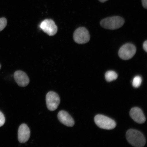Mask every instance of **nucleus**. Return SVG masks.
<instances>
[{
    "label": "nucleus",
    "mask_w": 147,
    "mask_h": 147,
    "mask_svg": "<svg viewBox=\"0 0 147 147\" xmlns=\"http://www.w3.org/2000/svg\"><path fill=\"white\" fill-rule=\"evenodd\" d=\"M5 122V118L4 115L0 111V127L4 125Z\"/></svg>",
    "instance_id": "obj_15"
},
{
    "label": "nucleus",
    "mask_w": 147,
    "mask_h": 147,
    "mask_svg": "<svg viewBox=\"0 0 147 147\" xmlns=\"http://www.w3.org/2000/svg\"><path fill=\"white\" fill-rule=\"evenodd\" d=\"M124 22V20L122 18L114 16L103 19L100 22V25L104 28L115 30L122 27Z\"/></svg>",
    "instance_id": "obj_2"
},
{
    "label": "nucleus",
    "mask_w": 147,
    "mask_h": 147,
    "mask_svg": "<svg viewBox=\"0 0 147 147\" xmlns=\"http://www.w3.org/2000/svg\"><path fill=\"white\" fill-rule=\"evenodd\" d=\"M14 78L16 83L20 87H26L30 82L26 74L22 71H16L14 73Z\"/></svg>",
    "instance_id": "obj_9"
},
{
    "label": "nucleus",
    "mask_w": 147,
    "mask_h": 147,
    "mask_svg": "<svg viewBox=\"0 0 147 147\" xmlns=\"http://www.w3.org/2000/svg\"><path fill=\"white\" fill-rule=\"evenodd\" d=\"M142 79L140 76H136L134 78L133 81V86L134 87L138 88L140 86Z\"/></svg>",
    "instance_id": "obj_13"
},
{
    "label": "nucleus",
    "mask_w": 147,
    "mask_h": 147,
    "mask_svg": "<svg viewBox=\"0 0 147 147\" xmlns=\"http://www.w3.org/2000/svg\"><path fill=\"white\" fill-rule=\"evenodd\" d=\"M1 64H0V69H1Z\"/></svg>",
    "instance_id": "obj_19"
},
{
    "label": "nucleus",
    "mask_w": 147,
    "mask_h": 147,
    "mask_svg": "<svg viewBox=\"0 0 147 147\" xmlns=\"http://www.w3.org/2000/svg\"><path fill=\"white\" fill-rule=\"evenodd\" d=\"M73 38L76 43L84 44L90 41V35L87 29L84 27L78 28L75 31Z\"/></svg>",
    "instance_id": "obj_5"
},
{
    "label": "nucleus",
    "mask_w": 147,
    "mask_h": 147,
    "mask_svg": "<svg viewBox=\"0 0 147 147\" xmlns=\"http://www.w3.org/2000/svg\"><path fill=\"white\" fill-rule=\"evenodd\" d=\"M126 137L128 142L134 146H144L146 143L144 136L140 132L135 129L128 130L126 134Z\"/></svg>",
    "instance_id": "obj_1"
},
{
    "label": "nucleus",
    "mask_w": 147,
    "mask_h": 147,
    "mask_svg": "<svg viewBox=\"0 0 147 147\" xmlns=\"http://www.w3.org/2000/svg\"><path fill=\"white\" fill-rule=\"evenodd\" d=\"M18 138L20 143H24L29 140L30 136V129L26 124H23L18 128Z\"/></svg>",
    "instance_id": "obj_8"
},
{
    "label": "nucleus",
    "mask_w": 147,
    "mask_h": 147,
    "mask_svg": "<svg viewBox=\"0 0 147 147\" xmlns=\"http://www.w3.org/2000/svg\"><path fill=\"white\" fill-rule=\"evenodd\" d=\"M143 6L145 9L147 8V0H141Z\"/></svg>",
    "instance_id": "obj_16"
},
{
    "label": "nucleus",
    "mask_w": 147,
    "mask_h": 147,
    "mask_svg": "<svg viewBox=\"0 0 147 147\" xmlns=\"http://www.w3.org/2000/svg\"><path fill=\"white\" fill-rule=\"evenodd\" d=\"M143 47L144 50L147 52V41H145L143 43Z\"/></svg>",
    "instance_id": "obj_17"
},
{
    "label": "nucleus",
    "mask_w": 147,
    "mask_h": 147,
    "mask_svg": "<svg viewBox=\"0 0 147 147\" xmlns=\"http://www.w3.org/2000/svg\"><path fill=\"white\" fill-rule=\"evenodd\" d=\"M46 100L48 109L51 111H54L57 109L60 102L59 96L53 91H50L47 93Z\"/></svg>",
    "instance_id": "obj_6"
},
{
    "label": "nucleus",
    "mask_w": 147,
    "mask_h": 147,
    "mask_svg": "<svg viewBox=\"0 0 147 147\" xmlns=\"http://www.w3.org/2000/svg\"><path fill=\"white\" fill-rule=\"evenodd\" d=\"M117 77V73L113 71H107L105 74L106 80L108 82H111L116 80Z\"/></svg>",
    "instance_id": "obj_12"
},
{
    "label": "nucleus",
    "mask_w": 147,
    "mask_h": 147,
    "mask_svg": "<svg viewBox=\"0 0 147 147\" xmlns=\"http://www.w3.org/2000/svg\"><path fill=\"white\" fill-rule=\"evenodd\" d=\"M58 118L60 122L67 127H73L75 122L73 119L67 111L61 110L58 114Z\"/></svg>",
    "instance_id": "obj_11"
},
{
    "label": "nucleus",
    "mask_w": 147,
    "mask_h": 147,
    "mask_svg": "<svg viewBox=\"0 0 147 147\" xmlns=\"http://www.w3.org/2000/svg\"><path fill=\"white\" fill-rule=\"evenodd\" d=\"M98 1L101 3H104L105 2L108 1V0H98Z\"/></svg>",
    "instance_id": "obj_18"
},
{
    "label": "nucleus",
    "mask_w": 147,
    "mask_h": 147,
    "mask_svg": "<svg viewBox=\"0 0 147 147\" xmlns=\"http://www.w3.org/2000/svg\"><path fill=\"white\" fill-rule=\"evenodd\" d=\"M135 46L131 43L125 44L121 47L118 52L119 56L121 59L128 60L133 57L136 52Z\"/></svg>",
    "instance_id": "obj_4"
},
{
    "label": "nucleus",
    "mask_w": 147,
    "mask_h": 147,
    "mask_svg": "<svg viewBox=\"0 0 147 147\" xmlns=\"http://www.w3.org/2000/svg\"><path fill=\"white\" fill-rule=\"evenodd\" d=\"M129 114L131 118L138 123L143 124L146 122V117L140 108L138 107L132 108L130 110Z\"/></svg>",
    "instance_id": "obj_10"
},
{
    "label": "nucleus",
    "mask_w": 147,
    "mask_h": 147,
    "mask_svg": "<svg viewBox=\"0 0 147 147\" xmlns=\"http://www.w3.org/2000/svg\"><path fill=\"white\" fill-rule=\"evenodd\" d=\"M94 121L98 127L103 129H113L116 126V123L115 121L102 115H98L95 116Z\"/></svg>",
    "instance_id": "obj_3"
},
{
    "label": "nucleus",
    "mask_w": 147,
    "mask_h": 147,
    "mask_svg": "<svg viewBox=\"0 0 147 147\" xmlns=\"http://www.w3.org/2000/svg\"><path fill=\"white\" fill-rule=\"evenodd\" d=\"M42 30L49 36L56 34L58 31V27L53 20L47 19L42 22L40 25Z\"/></svg>",
    "instance_id": "obj_7"
},
{
    "label": "nucleus",
    "mask_w": 147,
    "mask_h": 147,
    "mask_svg": "<svg viewBox=\"0 0 147 147\" xmlns=\"http://www.w3.org/2000/svg\"><path fill=\"white\" fill-rule=\"evenodd\" d=\"M6 18H0V32L2 31L6 26L7 22Z\"/></svg>",
    "instance_id": "obj_14"
}]
</instances>
